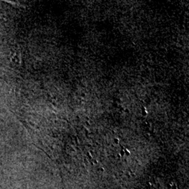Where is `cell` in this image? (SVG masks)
Masks as SVG:
<instances>
[{
	"mask_svg": "<svg viewBox=\"0 0 189 189\" xmlns=\"http://www.w3.org/2000/svg\"><path fill=\"white\" fill-rule=\"evenodd\" d=\"M114 141H115L116 144H118V143H119V139H114Z\"/></svg>",
	"mask_w": 189,
	"mask_h": 189,
	"instance_id": "4",
	"label": "cell"
},
{
	"mask_svg": "<svg viewBox=\"0 0 189 189\" xmlns=\"http://www.w3.org/2000/svg\"><path fill=\"white\" fill-rule=\"evenodd\" d=\"M124 154H125V151H124L123 150H122L121 151V155H123Z\"/></svg>",
	"mask_w": 189,
	"mask_h": 189,
	"instance_id": "2",
	"label": "cell"
},
{
	"mask_svg": "<svg viewBox=\"0 0 189 189\" xmlns=\"http://www.w3.org/2000/svg\"><path fill=\"white\" fill-rule=\"evenodd\" d=\"M141 109H142V111H147V110H146V108L144 107H141Z\"/></svg>",
	"mask_w": 189,
	"mask_h": 189,
	"instance_id": "3",
	"label": "cell"
},
{
	"mask_svg": "<svg viewBox=\"0 0 189 189\" xmlns=\"http://www.w3.org/2000/svg\"><path fill=\"white\" fill-rule=\"evenodd\" d=\"M141 114H142L144 116H147V114H148V112H147V111H142L141 112Z\"/></svg>",
	"mask_w": 189,
	"mask_h": 189,
	"instance_id": "1",
	"label": "cell"
}]
</instances>
